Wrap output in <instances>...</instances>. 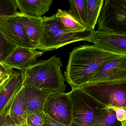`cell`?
<instances>
[{"label": "cell", "instance_id": "6da1fadb", "mask_svg": "<svg viewBox=\"0 0 126 126\" xmlns=\"http://www.w3.org/2000/svg\"><path fill=\"white\" fill-rule=\"evenodd\" d=\"M124 56L107 51L94 45L75 48L70 53L65 79L71 88L88 83L106 64Z\"/></svg>", "mask_w": 126, "mask_h": 126}, {"label": "cell", "instance_id": "7a4b0ae2", "mask_svg": "<svg viewBox=\"0 0 126 126\" xmlns=\"http://www.w3.org/2000/svg\"><path fill=\"white\" fill-rule=\"evenodd\" d=\"M62 66L61 58L54 56L20 71L23 80V86L32 85L40 90L65 93L67 86L61 69Z\"/></svg>", "mask_w": 126, "mask_h": 126}, {"label": "cell", "instance_id": "3957f363", "mask_svg": "<svg viewBox=\"0 0 126 126\" xmlns=\"http://www.w3.org/2000/svg\"><path fill=\"white\" fill-rule=\"evenodd\" d=\"M42 17V34L36 49L45 52L56 50L72 43L87 41L94 31L88 29L81 32L69 33L63 28L55 14Z\"/></svg>", "mask_w": 126, "mask_h": 126}, {"label": "cell", "instance_id": "277c9868", "mask_svg": "<svg viewBox=\"0 0 126 126\" xmlns=\"http://www.w3.org/2000/svg\"><path fill=\"white\" fill-rule=\"evenodd\" d=\"M68 93L72 109L71 126H93L107 110V106L81 88H72Z\"/></svg>", "mask_w": 126, "mask_h": 126}, {"label": "cell", "instance_id": "5b68a950", "mask_svg": "<svg viewBox=\"0 0 126 126\" xmlns=\"http://www.w3.org/2000/svg\"><path fill=\"white\" fill-rule=\"evenodd\" d=\"M77 88L107 107L126 108V80L87 83Z\"/></svg>", "mask_w": 126, "mask_h": 126}, {"label": "cell", "instance_id": "8992f818", "mask_svg": "<svg viewBox=\"0 0 126 126\" xmlns=\"http://www.w3.org/2000/svg\"><path fill=\"white\" fill-rule=\"evenodd\" d=\"M98 31L126 35V0H104Z\"/></svg>", "mask_w": 126, "mask_h": 126}, {"label": "cell", "instance_id": "52a82bcc", "mask_svg": "<svg viewBox=\"0 0 126 126\" xmlns=\"http://www.w3.org/2000/svg\"><path fill=\"white\" fill-rule=\"evenodd\" d=\"M43 111L45 115L57 122L71 125L72 122L71 102L68 93L56 91L46 99Z\"/></svg>", "mask_w": 126, "mask_h": 126}, {"label": "cell", "instance_id": "ba28073f", "mask_svg": "<svg viewBox=\"0 0 126 126\" xmlns=\"http://www.w3.org/2000/svg\"><path fill=\"white\" fill-rule=\"evenodd\" d=\"M19 14V12L14 15L0 16V33L15 46L33 48L24 31Z\"/></svg>", "mask_w": 126, "mask_h": 126}, {"label": "cell", "instance_id": "9c48e42d", "mask_svg": "<svg viewBox=\"0 0 126 126\" xmlns=\"http://www.w3.org/2000/svg\"><path fill=\"white\" fill-rule=\"evenodd\" d=\"M107 51L126 55V35L104 31H93L87 40Z\"/></svg>", "mask_w": 126, "mask_h": 126}, {"label": "cell", "instance_id": "30bf717a", "mask_svg": "<svg viewBox=\"0 0 126 126\" xmlns=\"http://www.w3.org/2000/svg\"><path fill=\"white\" fill-rule=\"evenodd\" d=\"M45 53L34 48L17 46L1 63L8 68L23 70L36 64L37 58Z\"/></svg>", "mask_w": 126, "mask_h": 126}, {"label": "cell", "instance_id": "8fae6325", "mask_svg": "<svg viewBox=\"0 0 126 126\" xmlns=\"http://www.w3.org/2000/svg\"><path fill=\"white\" fill-rule=\"evenodd\" d=\"M121 80H126V55L106 64L88 83Z\"/></svg>", "mask_w": 126, "mask_h": 126}, {"label": "cell", "instance_id": "7c38bea8", "mask_svg": "<svg viewBox=\"0 0 126 126\" xmlns=\"http://www.w3.org/2000/svg\"><path fill=\"white\" fill-rule=\"evenodd\" d=\"M23 83L21 72L14 70L9 78L0 87V115L9 107L23 86Z\"/></svg>", "mask_w": 126, "mask_h": 126}, {"label": "cell", "instance_id": "4fadbf2b", "mask_svg": "<svg viewBox=\"0 0 126 126\" xmlns=\"http://www.w3.org/2000/svg\"><path fill=\"white\" fill-rule=\"evenodd\" d=\"M27 106V115L43 112V107L48 96L54 91L40 90L30 85L23 86Z\"/></svg>", "mask_w": 126, "mask_h": 126}, {"label": "cell", "instance_id": "5bb4252c", "mask_svg": "<svg viewBox=\"0 0 126 126\" xmlns=\"http://www.w3.org/2000/svg\"><path fill=\"white\" fill-rule=\"evenodd\" d=\"M17 8L23 15L41 17L49 11L53 0H15Z\"/></svg>", "mask_w": 126, "mask_h": 126}, {"label": "cell", "instance_id": "9a60e30c", "mask_svg": "<svg viewBox=\"0 0 126 126\" xmlns=\"http://www.w3.org/2000/svg\"><path fill=\"white\" fill-rule=\"evenodd\" d=\"M8 110L10 117L17 126L26 124L27 106L23 86L15 96Z\"/></svg>", "mask_w": 126, "mask_h": 126}, {"label": "cell", "instance_id": "2e32d148", "mask_svg": "<svg viewBox=\"0 0 126 126\" xmlns=\"http://www.w3.org/2000/svg\"><path fill=\"white\" fill-rule=\"evenodd\" d=\"M19 15L26 34L33 48L36 49L42 34L43 17H31L20 12Z\"/></svg>", "mask_w": 126, "mask_h": 126}, {"label": "cell", "instance_id": "e0dca14e", "mask_svg": "<svg viewBox=\"0 0 126 126\" xmlns=\"http://www.w3.org/2000/svg\"><path fill=\"white\" fill-rule=\"evenodd\" d=\"M55 15L59 18L63 28L67 32H81L89 29L79 22L65 10L58 9Z\"/></svg>", "mask_w": 126, "mask_h": 126}, {"label": "cell", "instance_id": "ac0fdd59", "mask_svg": "<svg viewBox=\"0 0 126 126\" xmlns=\"http://www.w3.org/2000/svg\"><path fill=\"white\" fill-rule=\"evenodd\" d=\"M104 2V0H86L88 26L92 31H94Z\"/></svg>", "mask_w": 126, "mask_h": 126}, {"label": "cell", "instance_id": "d6986e66", "mask_svg": "<svg viewBox=\"0 0 126 126\" xmlns=\"http://www.w3.org/2000/svg\"><path fill=\"white\" fill-rule=\"evenodd\" d=\"M68 13L79 22L88 28L86 0H70Z\"/></svg>", "mask_w": 126, "mask_h": 126}, {"label": "cell", "instance_id": "ffe728a7", "mask_svg": "<svg viewBox=\"0 0 126 126\" xmlns=\"http://www.w3.org/2000/svg\"><path fill=\"white\" fill-rule=\"evenodd\" d=\"M93 126H126V121H119L116 119L115 112L107 109L105 113Z\"/></svg>", "mask_w": 126, "mask_h": 126}, {"label": "cell", "instance_id": "44dd1931", "mask_svg": "<svg viewBox=\"0 0 126 126\" xmlns=\"http://www.w3.org/2000/svg\"><path fill=\"white\" fill-rule=\"evenodd\" d=\"M17 9L15 0H0V16L16 14Z\"/></svg>", "mask_w": 126, "mask_h": 126}, {"label": "cell", "instance_id": "7402d4cb", "mask_svg": "<svg viewBox=\"0 0 126 126\" xmlns=\"http://www.w3.org/2000/svg\"><path fill=\"white\" fill-rule=\"evenodd\" d=\"M16 47L8 42L0 33V63L5 60Z\"/></svg>", "mask_w": 126, "mask_h": 126}, {"label": "cell", "instance_id": "603a6c76", "mask_svg": "<svg viewBox=\"0 0 126 126\" xmlns=\"http://www.w3.org/2000/svg\"><path fill=\"white\" fill-rule=\"evenodd\" d=\"M45 115L43 111L28 114L26 124L28 126H42Z\"/></svg>", "mask_w": 126, "mask_h": 126}, {"label": "cell", "instance_id": "cb8c5ba5", "mask_svg": "<svg viewBox=\"0 0 126 126\" xmlns=\"http://www.w3.org/2000/svg\"><path fill=\"white\" fill-rule=\"evenodd\" d=\"M14 70L0 63V87L9 78Z\"/></svg>", "mask_w": 126, "mask_h": 126}, {"label": "cell", "instance_id": "d4e9b609", "mask_svg": "<svg viewBox=\"0 0 126 126\" xmlns=\"http://www.w3.org/2000/svg\"><path fill=\"white\" fill-rule=\"evenodd\" d=\"M107 108V109H110L115 112L118 121L123 122L126 121V108L113 106H108Z\"/></svg>", "mask_w": 126, "mask_h": 126}, {"label": "cell", "instance_id": "484cf974", "mask_svg": "<svg viewBox=\"0 0 126 126\" xmlns=\"http://www.w3.org/2000/svg\"><path fill=\"white\" fill-rule=\"evenodd\" d=\"M0 126H17L10 117L8 109L0 115Z\"/></svg>", "mask_w": 126, "mask_h": 126}, {"label": "cell", "instance_id": "4316f807", "mask_svg": "<svg viewBox=\"0 0 126 126\" xmlns=\"http://www.w3.org/2000/svg\"><path fill=\"white\" fill-rule=\"evenodd\" d=\"M42 126H71L61 124L45 115L44 123Z\"/></svg>", "mask_w": 126, "mask_h": 126}, {"label": "cell", "instance_id": "83f0119b", "mask_svg": "<svg viewBox=\"0 0 126 126\" xmlns=\"http://www.w3.org/2000/svg\"><path fill=\"white\" fill-rule=\"evenodd\" d=\"M28 126L27 125H26V124H24L23 125H22V126Z\"/></svg>", "mask_w": 126, "mask_h": 126}]
</instances>
